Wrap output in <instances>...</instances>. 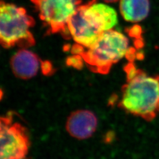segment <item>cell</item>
Wrapping results in <instances>:
<instances>
[{
	"mask_svg": "<svg viewBox=\"0 0 159 159\" xmlns=\"http://www.w3.org/2000/svg\"><path fill=\"white\" fill-rule=\"evenodd\" d=\"M124 70L127 81L118 106L133 116L152 121L159 113V76H149L133 63Z\"/></svg>",
	"mask_w": 159,
	"mask_h": 159,
	"instance_id": "1",
	"label": "cell"
},
{
	"mask_svg": "<svg viewBox=\"0 0 159 159\" xmlns=\"http://www.w3.org/2000/svg\"><path fill=\"white\" fill-rule=\"evenodd\" d=\"M135 52L129 48L127 37L111 29L103 33L92 47L85 48L81 46L78 54L93 72L107 74L113 64L124 57H133Z\"/></svg>",
	"mask_w": 159,
	"mask_h": 159,
	"instance_id": "2",
	"label": "cell"
},
{
	"mask_svg": "<svg viewBox=\"0 0 159 159\" xmlns=\"http://www.w3.org/2000/svg\"><path fill=\"white\" fill-rule=\"evenodd\" d=\"M35 24L26 9L2 1L0 5V41L5 48H28L35 43L30 29Z\"/></svg>",
	"mask_w": 159,
	"mask_h": 159,
	"instance_id": "3",
	"label": "cell"
},
{
	"mask_svg": "<svg viewBox=\"0 0 159 159\" xmlns=\"http://www.w3.org/2000/svg\"><path fill=\"white\" fill-rule=\"evenodd\" d=\"M13 112L0 119V159H27L30 140L27 128L14 120Z\"/></svg>",
	"mask_w": 159,
	"mask_h": 159,
	"instance_id": "4",
	"label": "cell"
},
{
	"mask_svg": "<svg viewBox=\"0 0 159 159\" xmlns=\"http://www.w3.org/2000/svg\"><path fill=\"white\" fill-rule=\"evenodd\" d=\"M35 7L48 34L69 33L70 19L80 6L81 0H30Z\"/></svg>",
	"mask_w": 159,
	"mask_h": 159,
	"instance_id": "5",
	"label": "cell"
},
{
	"mask_svg": "<svg viewBox=\"0 0 159 159\" xmlns=\"http://www.w3.org/2000/svg\"><path fill=\"white\" fill-rule=\"evenodd\" d=\"M68 29L76 43L85 48L95 44L103 34L86 16L84 5H80L70 19Z\"/></svg>",
	"mask_w": 159,
	"mask_h": 159,
	"instance_id": "6",
	"label": "cell"
},
{
	"mask_svg": "<svg viewBox=\"0 0 159 159\" xmlns=\"http://www.w3.org/2000/svg\"><path fill=\"white\" fill-rule=\"evenodd\" d=\"M98 118L95 113L87 109L72 112L66 123V129L70 135L78 140L90 138L96 131Z\"/></svg>",
	"mask_w": 159,
	"mask_h": 159,
	"instance_id": "7",
	"label": "cell"
},
{
	"mask_svg": "<svg viewBox=\"0 0 159 159\" xmlns=\"http://www.w3.org/2000/svg\"><path fill=\"white\" fill-rule=\"evenodd\" d=\"M84 6L86 16L102 32L113 29L117 24V14L111 7L97 3L96 0H90Z\"/></svg>",
	"mask_w": 159,
	"mask_h": 159,
	"instance_id": "8",
	"label": "cell"
},
{
	"mask_svg": "<svg viewBox=\"0 0 159 159\" xmlns=\"http://www.w3.org/2000/svg\"><path fill=\"white\" fill-rule=\"evenodd\" d=\"M41 62H42L36 54L22 48L11 59V70L17 78L29 80L37 75Z\"/></svg>",
	"mask_w": 159,
	"mask_h": 159,
	"instance_id": "9",
	"label": "cell"
},
{
	"mask_svg": "<svg viewBox=\"0 0 159 159\" xmlns=\"http://www.w3.org/2000/svg\"><path fill=\"white\" fill-rule=\"evenodd\" d=\"M119 10L125 21L139 22L148 16L150 2L149 0H120Z\"/></svg>",
	"mask_w": 159,
	"mask_h": 159,
	"instance_id": "10",
	"label": "cell"
},
{
	"mask_svg": "<svg viewBox=\"0 0 159 159\" xmlns=\"http://www.w3.org/2000/svg\"><path fill=\"white\" fill-rule=\"evenodd\" d=\"M82 57L79 54H77L76 56L73 57L71 58L68 59V64H69L70 66H72L75 68H80V65L82 66Z\"/></svg>",
	"mask_w": 159,
	"mask_h": 159,
	"instance_id": "11",
	"label": "cell"
},
{
	"mask_svg": "<svg viewBox=\"0 0 159 159\" xmlns=\"http://www.w3.org/2000/svg\"><path fill=\"white\" fill-rule=\"evenodd\" d=\"M104 2H106L107 3H114V2H117L119 0H103Z\"/></svg>",
	"mask_w": 159,
	"mask_h": 159,
	"instance_id": "12",
	"label": "cell"
}]
</instances>
